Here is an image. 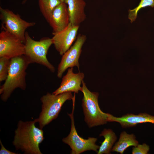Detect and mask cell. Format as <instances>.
Masks as SVG:
<instances>
[{
    "mask_svg": "<svg viewBox=\"0 0 154 154\" xmlns=\"http://www.w3.org/2000/svg\"><path fill=\"white\" fill-rule=\"evenodd\" d=\"M29 64L24 55L11 59L7 78L4 84L0 87V94L2 101L6 102L17 88L23 90L26 89V70Z\"/></svg>",
    "mask_w": 154,
    "mask_h": 154,
    "instance_id": "cell-2",
    "label": "cell"
},
{
    "mask_svg": "<svg viewBox=\"0 0 154 154\" xmlns=\"http://www.w3.org/2000/svg\"><path fill=\"white\" fill-rule=\"evenodd\" d=\"M0 12L3 29L15 35L25 44V31L27 28L34 26L35 23L26 21L21 19L19 15L1 7Z\"/></svg>",
    "mask_w": 154,
    "mask_h": 154,
    "instance_id": "cell-7",
    "label": "cell"
},
{
    "mask_svg": "<svg viewBox=\"0 0 154 154\" xmlns=\"http://www.w3.org/2000/svg\"><path fill=\"white\" fill-rule=\"evenodd\" d=\"M25 44L19 38L6 31L0 33V57L10 59L24 55Z\"/></svg>",
    "mask_w": 154,
    "mask_h": 154,
    "instance_id": "cell-9",
    "label": "cell"
},
{
    "mask_svg": "<svg viewBox=\"0 0 154 154\" xmlns=\"http://www.w3.org/2000/svg\"><path fill=\"white\" fill-rule=\"evenodd\" d=\"M79 26L70 23L61 31L52 33L53 44L60 55L62 56L67 51L76 40Z\"/></svg>",
    "mask_w": 154,
    "mask_h": 154,
    "instance_id": "cell-10",
    "label": "cell"
},
{
    "mask_svg": "<svg viewBox=\"0 0 154 154\" xmlns=\"http://www.w3.org/2000/svg\"><path fill=\"white\" fill-rule=\"evenodd\" d=\"M73 69V67L68 68L66 74L62 77L60 86L52 93L53 94L56 95L68 92L77 94L79 91H82L81 85L84 77V74L80 72L74 73Z\"/></svg>",
    "mask_w": 154,
    "mask_h": 154,
    "instance_id": "cell-11",
    "label": "cell"
},
{
    "mask_svg": "<svg viewBox=\"0 0 154 154\" xmlns=\"http://www.w3.org/2000/svg\"><path fill=\"white\" fill-rule=\"evenodd\" d=\"M83 96L82 106L84 116V120L90 128L106 124L108 122V113L103 112L98 103L99 94L91 92L87 88L86 84L82 81Z\"/></svg>",
    "mask_w": 154,
    "mask_h": 154,
    "instance_id": "cell-4",
    "label": "cell"
},
{
    "mask_svg": "<svg viewBox=\"0 0 154 154\" xmlns=\"http://www.w3.org/2000/svg\"><path fill=\"white\" fill-rule=\"evenodd\" d=\"M64 2L67 5L70 23L80 26L86 18L85 1L84 0H65Z\"/></svg>",
    "mask_w": 154,
    "mask_h": 154,
    "instance_id": "cell-14",
    "label": "cell"
},
{
    "mask_svg": "<svg viewBox=\"0 0 154 154\" xmlns=\"http://www.w3.org/2000/svg\"><path fill=\"white\" fill-rule=\"evenodd\" d=\"M11 59L5 57L0 58V81L6 80L9 71Z\"/></svg>",
    "mask_w": 154,
    "mask_h": 154,
    "instance_id": "cell-19",
    "label": "cell"
},
{
    "mask_svg": "<svg viewBox=\"0 0 154 154\" xmlns=\"http://www.w3.org/2000/svg\"><path fill=\"white\" fill-rule=\"evenodd\" d=\"M61 2L60 0H38L40 11L47 22L54 9Z\"/></svg>",
    "mask_w": 154,
    "mask_h": 154,
    "instance_id": "cell-17",
    "label": "cell"
},
{
    "mask_svg": "<svg viewBox=\"0 0 154 154\" xmlns=\"http://www.w3.org/2000/svg\"><path fill=\"white\" fill-rule=\"evenodd\" d=\"M108 122H118L123 128H127L135 126L139 123H154V116L144 113L137 115L128 114L117 117L108 113Z\"/></svg>",
    "mask_w": 154,
    "mask_h": 154,
    "instance_id": "cell-12",
    "label": "cell"
},
{
    "mask_svg": "<svg viewBox=\"0 0 154 154\" xmlns=\"http://www.w3.org/2000/svg\"><path fill=\"white\" fill-rule=\"evenodd\" d=\"M138 144V141L136 140L134 134H129L123 131L120 133L119 139L113 146L112 151L123 154L128 147H135Z\"/></svg>",
    "mask_w": 154,
    "mask_h": 154,
    "instance_id": "cell-15",
    "label": "cell"
},
{
    "mask_svg": "<svg viewBox=\"0 0 154 154\" xmlns=\"http://www.w3.org/2000/svg\"><path fill=\"white\" fill-rule=\"evenodd\" d=\"M99 136H103L104 139L100 146L97 153H110L113 145L117 139L115 133L111 129H104L100 134Z\"/></svg>",
    "mask_w": 154,
    "mask_h": 154,
    "instance_id": "cell-16",
    "label": "cell"
},
{
    "mask_svg": "<svg viewBox=\"0 0 154 154\" xmlns=\"http://www.w3.org/2000/svg\"><path fill=\"white\" fill-rule=\"evenodd\" d=\"M86 39L85 35H79L74 44L62 55L57 69L58 78H61L64 73L68 68L76 66L79 70V60L82 52V46Z\"/></svg>",
    "mask_w": 154,
    "mask_h": 154,
    "instance_id": "cell-8",
    "label": "cell"
},
{
    "mask_svg": "<svg viewBox=\"0 0 154 154\" xmlns=\"http://www.w3.org/2000/svg\"><path fill=\"white\" fill-rule=\"evenodd\" d=\"M37 122L35 119L33 121H19L12 142L16 150L26 154H42L39 145L44 139V131L35 126Z\"/></svg>",
    "mask_w": 154,
    "mask_h": 154,
    "instance_id": "cell-1",
    "label": "cell"
},
{
    "mask_svg": "<svg viewBox=\"0 0 154 154\" xmlns=\"http://www.w3.org/2000/svg\"><path fill=\"white\" fill-rule=\"evenodd\" d=\"M150 149L149 145L145 143L138 144L137 146L133 147L132 154H147Z\"/></svg>",
    "mask_w": 154,
    "mask_h": 154,
    "instance_id": "cell-20",
    "label": "cell"
},
{
    "mask_svg": "<svg viewBox=\"0 0 154 154\" xmlns=\"http://www.w3.org/2000/svg\"><path fill=\"white\" fill-rule=\"evenodd\" d=\"M75 97L73 100V108L71 114H68L71 120V127L68 135L62 139L63 142L68 145L71 149V154H80L87 151H93L97 153L100 146L96 144L97 139L88 137L84 139L77 133L74 124V112L75 108Z\"/></svg>",
    "mask_w": 154,
    "mask_h": 154,
    "instance_id": "cell-6",
    "label": "cell"
},
{
    "mask_svg": "<svg viewBox=\"0 0 154 154\" xmlns=\"http://www.w3.org/2000/svg\"><path fill=\"white\" fill-rule=\"evenodd\" d=\"M27 0H25L23 1V3H25Z\"/></svg>",
    "mask_w": 154,
    "mask_h": 154,
    "instance_id": "cell-23",
    "label": "cell"
},
{
    "mask_svg": "<svg viewBox=\"0 0 154 154\" xmlns=\"http://www.w3.org/2000/svg\"><path fill=\"white\" fill-rule=\"evenodd\" d=\"M154 7V0H141L138 6L134 9L128 11V19L131 23L136 19L138 12L141 9L147 7Z\"/></svg>",
    "mask_w": 154,
    "mask_h": 154,
    "instance_id": "cell-18",
    "label": "cell"
},
{
    "mask_svg": "<svg viewBox=\"0 0 154 154\" xmlns=\"http://www.w3.org/2000/svg\"><path fill=\"white\" fill-rule=\"evenodd\" d=\"M53 29V33L58 32L67 27L70 23L67 4L61 2L53 10L48 22Z\"/></svg>",
    "mask_w": 154,
    "mask_h": 154,
    "instance_id": "cell-13",
    "label": "cell"
},
{
    "mask_svg": "<svg viewBox=\"0 0 154 154\" xmlns=\"http://www.w3.org/2000/svg\"><path fill=\"white\" fill-rule=\"evenodd\" d=\"M0 144L1 146V148L0 150V154H17L18 153L12 152L7 149L3 145L1 140H0Z\"/></svg>",
    "mask_w": 154,
    "mask_h": 154,
    "instance_id": "cell-21",
    "label": "cell"
},
{
    "mask_svg": "<svg viewBox=\"0 0 154 154\" xmlns=\"http://www.w3.org/2000/svg\"><path fill=\"white\" fill-rule=\"evenodd\" d=\"M60 0L61 1V2H64L65 0Z\"/></svg>",
    "mask_w": 154,
    "mask_h": 154,
    "instance_id": "cell-22",
    "label": "cell"
},
{
    "mask_svg": "<svg viewBox=\"0 0 154 154\" xmlns=\"http://www.w3.org/2000/svg\"><path fill=\"white\" fill-rule=\"evenodd\" d=\"M74 97L72 92L63 93L54 95L48 92L40 98L42 103L41 112L39 117L35 119L39 123V128L42 129L58 117L62 107L67 100Z\"/></svg>",
    "mask_w": 154,
    "mask_h": 154,
    "instance_id": "cell-3",
    "label": "cell"
},
{
    "mask_svg": "<svg viewBox=\"0 0 154 154\" xmlns=\"http://www.w3.org/2000/svg\"><path fill=\"white\" fill-rule=\"evenodd\" d=\"M25 54L24 55L29 64L36 63L43 66L52 72L55 68L47 58L48 50L53 44L52 38L44 37L39 41L32 38L28 33H25Z\"/></svg>",
    "mask_w": 154,
    "mask_h": 154,
    "instance_id": "cell-5",
    "label": "cell"
}]
</instances>
